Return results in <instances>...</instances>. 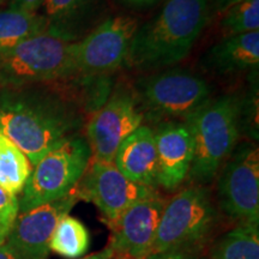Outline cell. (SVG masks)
<instances>
[{
  "instance_id": "obj_1",
  "label": "cell",
  "mask_w": 259,
  "mask_h": 259,
  "mask_svg": "<svg viewBox=\"0 0 259 259\" xmlns=\"http://www.w3.org/2000/svg\"><path fill=\"white\" fill-rule=\"evenodd\" d=\"M67 82L0 88V134L27 155L31 166L85 125L88 113Z\"/></svg>"
},
{
  "instance_id": "obj_2",
  "label": "cell",
  "mask_w": 259,
  "mask_h": 259,
  "mask_svg": "<svg viewBox=\"0 0 259 259\" xmlns=\"http://www.w3.org/2000/svg\"><path fill=\"white\" fill-rule=\"evenodd\" d=\"M210 17L209 0H167L155 17L138 25L124 65L150 72L180 63L191 53Z\"/></svg>"
},
{
  "instance_id": "obj_3",
  "label": "cell",
  "mask_w": 259,
  "mask_h": 259,
  "mask_svg": "<svg viewBox=\"0 0 259 259\" xmlns=\"http://www.w3.org/2000/svg\"><path fill=\"white\" fill-rule=\"evenodd\" d=\"M193 141L189 178L194 185H208L220 173L240 137V95L211 97L184 120Z\"/></svg>"
},
{
  "instance_id": "obj_4",
  "label": "cell",
  "mask_w": 259,
  "mask_h": 259,
  "mask_svg": "<svg viewBox=\"0 0 259 259\" xmlns=\"http://www.w3.org/2000/svg\"><path fill=\"white\" fill-rule=\"evenodd\" d=\"M136 99L144 119L154 124L184 121L211 99V85L187 69H164L136 79Z\"/></svg>"
},
{
  "instance_id": "obj_5",
  "label": "cell",
  "mask_w": 259,
  "mask_h": 259,
  "mask_svg": "<svg viewBox=\"0 0 259 259\" xmlns=\"http://www.w3.org/2000/svg\"><path fill=\"white\" fill-rule=\"evenodd\" d=\"M73 42L44 32L0 51V88L66 82L76 76Z\"/></svg>"
},
{
  "instance_id": "obj_6",
  "label": "cell",
  "mask_w": 259,
  "mask_h": 259,
  "mask_svg": "<svg viewBox=\"0 0 259 259\" xmlns=\"http://www.w3.org/2000/svg\"><path fill=\"white\" fill-rule=\"evenodd\" d=\"M216 222L218 210L209 190L203 185L186 187L164 205L151 254L198 252L208 241Z\"/></svg>"
},
{
  "instance_id": "obj_7",
  "label": "cell",
  "mask_w": 259,
  "mask_h": 259,
  "mask_svg": "<svg viewBox=\"0 0 259 259\" xmlns=\"http://www.w3.org/2000/svg\"><path fill=\"white\" fill-rule=\"evenodd\" d=\"M93 154L82 135L73 136L45 155L35 166L18 198L19 212L63 198L76 189Z\"/></svg>"
},
{
  "instance_id": "obj_8",
  "label": "cell",
  "mask_w": 259,
  "mask_h": 259,
  "mask_svg": "<svg viewBox=\"0 0 259 259\" xmlns=\"http://www.w3.org/2000/svg\"><path fill=\"white\" fill-rule=\"evenodd\" d=\"M138 25L134 17L113 16L73 42L74 77H103L115 72L125 64Z\"/></svg>"
},
{
  "instance_id": "obj_9",
  "label": "cell",
  "mask_w": 259,
  "mask_h": 259,
  "mask_svg": "<svg viewBox=\"0 0 259 259\" xmlns=\"http://www.w3.org/2000/svg\"><path fill=\"white\" fill-rule=\"evenodd\" d=\"M218 183L220 208L238 223H259V151L246 142L235 147Z\"/></svg>"
},
{
  "instance_id": "obj_10",
  "label": "cell",
  "mask_w": 259,
  "mask_h": 259,
  "mask_svg": "<svg viewBox=\"0 0 259 259\" xmlns=\"http://www.w3.org/2000/svg\"><path fill=\"white\" fill-rule=\"evenodd\" d=\"M144 115L131 89L116 87L107 101L92 113L87 141L94 160L113 162L122 141L143 125Z\"/></svg>"
},
{
  "instance_id": "obj_11",
  "label": "cell",
  "mask_w": 259,
  "mask_h": 259,
  "mask_svg": "<svg viewBox=\"0 0 259 259\" xmlns=\"http://www.w3.org/2000/svg\"><path fill=\"white\" fill-rule=\"evenodd\" d=\"M74 191L79 199L92 202L108 225L132 204L157 192L156 189L127 179L115 167L114 162L94 158Z\"/></svg>"
},
{
  "instance_id": "obj_12",
  "label": "cell",
  "mask_w": 259,
  "mask_h": 259,
  "mask_svg": "<svg viewBox=\"0 0 259 259\" xmlns=\"http://www.w3.org/2000/svg\"><path fill=\"white\" fill-rule=\"evenodd\" d=\"M79 198L76 191L24 212H18L6 244L18 259H47L54 229Z\"/></svg>"
},
{
  "instance_id": "obj_13",
  "label": "cell",
  "mask_w": 259,
  "mask_h": 259,
  "mask_svg": "<svg viewBox=\"0 0 259 259\" xmlns=\"http://www.w3.org/2000/svg\"><path fill=\"white\" fill-rule=\"evenodd\" d=\"M166 200L156 192L135 204L109 223L114 255L125 259H145L151 254Z\"/></svg>"
},
{
  "instance_id": "obj_14",
  "label": "cell",
  "mask_w": 259,
  "mask_h": 259,
  "mask_svg": "<svg viewBox=\"0 0 259 259\" xmlns=\"http://www.w3.org/2000/svg\"><path fill=\"white\" fill-rule=\"evenodd\" d=\"M157 151V185L174 191L189 177L193 141L185 121L160 122L154 128Z\"/></svg>"
},
{
  "instance_id": "obj_15",
  "label": "cell",
  "mask_w": 259,
  "mask_h": 259,
  "mask_svg": "<svg viewBox=\"0 0 259 259\" xmlns=\"http://www.w3.org/2000/svg\"><path fill=\"white\" fill-rule=\"evenodd\" d=\"M113 162L127 179L156 189L158 166L154 128L148 125L136 128L119 145Z\"/></svg>"
},
{
  "instance_id": "obj_16",
  "label": "cell",
  "mask_w": 259,
  "mask_h": 259,
  "mask_svg": "<svg viewBox=\"0 0 259 259\" xmlns=\"http://www.w3.org/2000/svg\"><path fill=\"white\" fill-rule=\"evenodd\" d=\"M202 66L223 77L258 70L259 30L223 37L204 53Z\"/></svg>"
},
{
  "instance_id": "obj_17",
  "label": "cell",
  "mask_w": 259,
  "mask_h": 259,
  "mask_svg": "<svg viewBox=\"0 0 259 259\" xmlns=\"http://www.w3.org/2000/svg\"><path fill=\"white\" fill-rule=\"evenodd\" d=\"M99 0H45L48 34L77 42L95 28Z\"/></svg>"
},
{
  "instance_id": "obj_18",
  "label": "cell",
  "mask_w": 259,
  "mask_h": 259,
  "mask_svg": "<svg viewBox=\"0 0 259 259\" xmlns=\"http://www.w3.org/2000/svg\"><path fill=\"white\" fill-rule=\"evenodd\" d=\"M46 30L47 19L45 16L14 9L0 10V51L15 47Z\"/></svg>"
},
{
  "instance_id": "obj_19",
  "label": "cell",
  "mask_w": 259,
  "mask_h": 259,
  "mask_svg": "<svg viewBox=\"0 0 259 259\" xmlns=\"http://www.w3.org/2000/svg\"><path fill=\"white\" fill-rule=\"evenodd\" d=\"M32 166L23 151L0 134V187L11 196H21Z\"/></svg>"
},
{
  "instance_id": "obj_20",
  "label": "cell",
  "mask_w": 259,
  "mask_h": 259,
  "mask_svg": "<svg viewBox=\"0 0 259 259\" xmlns=\"http://www.w3.org/2000/svg\"><path fill=\"white\" fill-rule=\"evenodd\" d=\"M211 259H259L258 225L238 223L215 241Z\"/></svg>"
},
{
  "instance_id": "obj_21",
  "label": "cell",
  "mask_w": 259,
  "mask_h": 259,
  "mask_svg": "<svg viewBox=\"0 0 259 259\" xmlns=\"http://www.w3.org/2000/svg\"><path fill=\"white\" fill-rule=\"evenodd\" d=\"M88 228L73 216L66 215L60 220L50 242V250L69 259L83 257L89 250Z\"/></svg>"
},
{
  "instance_id": "obj_22",
  "label": "cell",
  "mask_w": 259,
  "mask_h": 259,
  "mask_svg": "<svg viewBox=\"0 0 259 259\" xmlns=\"http://www.w3.org/2000/svg\"><path fill=\"white\" fill-rule=\"evenodd\" d=\"M223 37L259 30V0H244L223 14L220 22Z\"/></svg>"
},
{
  "instance_id": "obj_23",
  "label": "cell",
  "mask_w": 259,
  "mask_h": 259,
  "mask_svg": "<svg viewBox=\"0 0 259 259\" xmlns=\"http://www.w3.org/2000/svg\"><path fill=\"white\" fill-rule=\"evenodd\" d=\"M250 85L240 96V132L251 141L259 138V89L258 70L250 72Z\"/></svg>"
},
{
  "instance_id": "obj_24",
  "label": "cell",
  "mask_w": 259,
  "mask_h": 259,
  "mask_svg": "<svg viewBox=\"0 0 259 259\" xmlns=\"http://www.w3.org/2000/svg\"><path fill=\"white\" fill-rule=\"evenodd\" d=\"M19 212L18 198L0 187V245L4 244Z\"/></svg>"
},
{
  "instance_id": "obj_25",
  "label": "cell",
  "mask_w": 259,
  "mask_h": 259,
  "mask_svg": "<svg viewBox=\"0 0 259 259\" xmlns=\"http://www.w3.org/2000/svg\"><path fill=\"white\" fill-rule=\"evenodd\" d=\"M145 259H202V258L198 257V252L168 251V252H161V253L150 254Z\"/></svg>"
},
{
  "instance_id": "obj_26",
  "label": "cell",
  "mask_w": 259,
  "mask_h": 259,
  "mask_svg": "<svg viewBox=\"0 0 259 259\" xmlns=\"http://www.w3.org/2000/svg\"><path fill=\"white\" fill-rule=\"evenodd\" d=\"M45 4V0H10L9 9L21 10L27 12H36Z\"/></svg>"
},
{
  "instance_id": "obj_27",
  "label": "cell",
  "mask_w": 259,
  "mask_h": 259,
  "mask_svg": "<svg viewBox=\"0 0 259 259\" xmlns=\"http://www.w3.org/2000/svg\"><path fill=\"white\" fill-rule=\"evenodd\" d=\"M210 2V12L212 14H225L228 9L234 6L244 0H209Z\"/></svg>"
},
{
  "instance_id": "obj_28",
  "label": "cell",
  "mask_w": 259,
  "mask_h": 259,
  "mask_svg": "<svg viewBox=\"0 0 259 259\" xmlns=\"http://www.w3.org/2000/svg\"><path fill=\"white\" fill-rule=\"evenodd\" d=\"M122 4L127 5L128 8H136V9H143L148 8V6H151L157 0H119Z\"/></svg>"
},
{
  "instance_id": "obj_29",
  "label": "cell",
  "mask_w": 259,
  "mask_h": 259,
  "mask_svg": "<svg viewBox=\"0 0 259 259\" xmlns=\"http://www.w3.org/2000/svg\"><path fill=\"white\" fill-rule=\"evenodd\" d=\"M113 257H114V251H113L112 248L108 246V247H106L105 250L96 252V253L89 254V255H87V257L77 258V259H112Z\"/></svg>"
},
{
  "instance_id": "obj_30",
  "label": "cell",
  "mask_w": 259,
  "mask_h": 259,
  "mask_svg": "<svg viewBox=\"0 0 259 259\" xmlns=\"http://www.w3.org/2000/svg\"><path fill=\"white\" fill-rule=\"evenodd\" d=\"M0 259H18L14 253V251L9 247L8 244L4 242V244L0 245Z\"/></svg>"
},
{
  "instance_id": "obj_31",
  "label": "cell",
  "mask_w": 259,
  "mask_h": 259,
  "mask_svg": "<svg viewBox=\"0 0 259 259\" xmlns=\"http://www.w3.org/2000/svg\"><path fill=\"white\" fill-rule=\"evenodd\" d=\"M6 2H10V0H0V5L4 4V3H6Z\"/></svg>"
},
{
  "instance_id": "obj_32",
  "label": "cell",
  "mask_w": 259,
  "mask_h": 259,
  "mask_svg": "<svg viewBox=\"0 0 259 259\" xmlns=\"http://www.w3.org/2000/svg\"><path fill=\"white\" fill-rule=\"evenodd\" d=\"M114 257H115V255H114ZM116 258H118V257H116ZM118 259H125V258H118Z\"/></svg>"
},
{
  "instance_id": "obj_33",
  "label": "cell",
  "mask_w": 259,
  "mask_h": 259,
  "mask_svg": "<svg viewBox=\"0 0 259 259\" xmlns=\"http://www.w3.org/2000/svg\"><path fill=\"white\" fill-rule=\"evenodd\" d=\"M112 259H118V258H116V257H113V258H112Z\"/></svg>"
}]
</instances>
